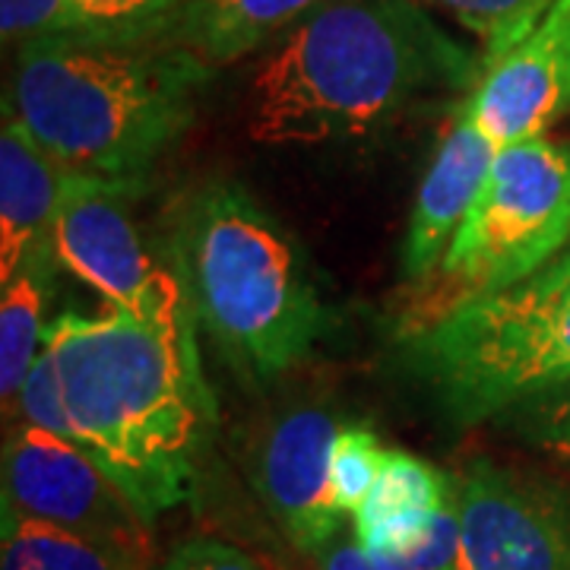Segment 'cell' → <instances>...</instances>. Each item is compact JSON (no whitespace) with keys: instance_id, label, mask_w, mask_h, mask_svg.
Segmentation results:
<instances>
[{"instance_id":"cell-1","label":"cell","mask_w":570,"mask_h":570,"mask_svg":"<svg viewBox=\"0 0 570 570\" xmlns=\"http://www.w3.org/2000/svg\"><path fill=\"white\" fill-rule=\"evenodd\" d=\"M73 441L121 485L146 520L197 498L216 419L197 336L108 311L61 314L45 330Z\"/></svg>"},{"instance_id":"cell-2","label":"cell","mask_w":570,"mask_h":570,"mask_svg":"<svg viewBox=\"0 0 570 570\" xmlns=\"http://www.w3.org/2000/svg\"><path fill=\"white\" fill-rule=\"evenodd\" d=\"M482 70L419 0H324L257 63L247 134L264 146L358 137L428 92H472Z\"/></svg>"},{"instance_id":"cell-3","label":"cell","mask_w":570,"mask_h":570,"mask_svg":"<svg viewBox=\"0 0 570 570\" xmlns=\"http://www.w3.org/2000/svg\"><path fill=\"white\" fill-rule=\"evenodd\" d=\"M209 67L159 39H41L17 48L3 111L70 171L142 187L197 115Z\"/></svg>"},{"instance_id":"cell-4","label":"cell","mask_w":570,"mask_h":570,"mask_svg":"<svg viewBox=\"0 0 570 570\" xmlns=\"http://www.w3.org/2000/svg\"><path fill=\"white\" fill-rule=\"evenodd\" d=\"M171 273L194 330L254 387L295 371L330 326L305 257L235 181H209L171 216Z\"/></svg>"},{"instance_id":"cell-5","label":"cell","mask_w":570,"mask_h":570,"mask_svg":"<svg viewBox=\"0 0 570 570\" xmlns=\"http://www.w3.org/2000/svg\"><path fill=\"white\" fill-rule=\"evenodd\" d=\"M409 374L456 425L504 419L570 384V273H539L400 330Z\"/></svg>"},{"instance_id":"cell-6","label":"cell","mask_w":570,"mask_h":570,"mask_svg":"<svg viewBox=\"0 0 570 570\" xmlns=\"http://www.w3.org/2000/svg\"><path fill=\"white\" fill-rule=\"evenodd\" d=\"M570 245V149L542 137L501 146L438 273L403 330L539 276Z\"/></svg>"},{"instance_id":"cell-7","label":"cell","mask_w":570,"mask_h":570,"mask_svg":"<svg viewBox=\"0 0 570 570\" xmlns=\"http://www.w3.org/2000/svg\"><path fill=\"white\" fill-rule=\"evenodd\" d=\"M137 194L140 187L73 171L48 235L55 261L99 292L111 311L168 333L197 336L175 273L153 261L130 219L127 200Z\"/></svg>"},{"instance_id":"cell-8","label":"cell","mask_w":570,"mask_h":570,"mask_svg":"<svg viewBox=\"0 0 570 570\" xmlns=\"http://www.w3.org/2000/svg\"><path fill=\"white\" fill-rule=\"evenodd\" d=\"M3 504L153 558V520L80 444L17 422L3 441Z\"/></svg>"},{"instance_id":"cell-9","label":"cell","mask_w":570,"mask_h":570,"mask_svg":"<svg viewBox=\"0 0 570 570\" xmlns=\"http://www.w3.org/2000/svg\"><path fill=\"white\" fill-rule=\"evenodd\" d=\"M460 570H570V489L523 469H456Z\"/></svg>"},{"instance_id":"cell-10","label":"cell","mask_w":570,"mask_h":570,"mask_svg":"<svg viewBox=\"0 0 570 570\" xmlns=\"http://www.w3.org/2000/svg\"><path fill=\"white\" fill-rule=\"evenodd\" d=\"M343 422L324 406L285 409L254 450V489L288 542L317 554L343 527L330 494V460Z\"/></svg>"},{"instance_id":"cell-11","label":"cell","mask_w":570,"mask_h":570,"mask_svg":"<svg viewBox=\"0 0 570 570\" xmlns=\"http://www.w3.org/2000/svg\"><path fill=\"white\" fill-rule=\"evenodd\" d=\"M466 108L498 149L542 137L568 115L570 0H558L527 39L482 70Z\"/></svg>"},{"instance_id":"cell-12","label":"cell","mask_w":570,"mask_h":570,"mask_svg":"<svg viewBox=\"0 0 570 570\" xmlns=\"http://www.w3.org/2000/svg\"><path fill=\"white\" fill-rule=\"evenodd\" d=\"M494 156L498 146L479 130L463 102L453 111L448 134L438 142L412 204L403 242V273L412 285H425L438 273V266L444 264Z\"/></svg>"},{"instance_id":"cell-13","label":"cell","mask_w":570,"mask_h":570,"mask_svg":"<svg viewBox=\"0 0 570 570\" xmlns=\"http://www.w3.org/2000/svg\"><path fill=\"white\" fill-rule=\"evenodd\" d=\"M73 171L51 156L13 115L0 130V283H7L32 247L48 242Z\"/></svg>"},{"instance_id":"cell-14","label":"cell","mask_w":570,"mask_h":570,"mask_svg":"<svg viewBox=\"0 0 570 570\" xmlns=\"http://www.w3.org/2000/svg\"><path fill=\"white\" fill-rule=\"evenodd\" d=\"M324 0H184L163 32L209 70L247 58L311 17Z\"/></svg>"},{"instance_id":"cell-15","label":"cell","mask_w":570,"mask_h":570,"mask_svg":"<svg viewBox=\"0 0 570 570\" xmlns=\"http://www.w3.org/2000/svg\"><path fill=\"white\" fill-rule=\"evenodd\" d=\"M450 491L453 472L431 466L406 450H387L374 489L352 517L358 546L384 558L396 554L448 504Z\"/></svg>"},{"instance_id":"cell-16","label":"cell","mask_w":570,"mask_h":570,"mask_svg":"<svg viewBox=\"0 0 570 570\" xmlns=\"http://www.w3.org/2000/svg\"><path fill=\"white\" fill-rule=\"evenodd\" d=\"M55 269L58 261L48 238L32 247V254L7 283H0V400L7 415L20 396L29 367L36 365L45 348V307L51 302Z\"/></svg>"},{"instance_id":"cell-17","label":"cell","mask_w":570,"mask_h":570,"mask_svg":"<svg viewBox=\"0 0 570 570\" xmlns=\"http://www.w3.org/2000/svg\"><path fill=\"white\" fill-rule=\"evenodd\" d=\"M149 554L0 508V570H149Z\"/></svg>"},{"instance_id":"cell-18","label":"cell","mask_w":570,"mask_h":570,"mask_svg":"<svg viewBox=\"0 0 570 570\" xmlns=\"http://www.w3.org/2000/svg\"><path fill=\"white\" fill-rule=\"evenodd\" d=\"M482 45V67L508 55L549 17L558 0H428Z\"/></svg>"},{"instance_id":"cell-19","label":"cell","mask_w":570,"mask_h":570,"mask_svg":"<svg viewBox=\"0 0 570 570\" xmlns=\"http://www.w3.org/2000/svg\"><path fill=\"white\" fill-rule=\"evenodd\" d=\"M387 448L367 425H343L330 460V494L343 517H355L374 489Z\"/></svg>"},{"instance_id":"cell-20","label":"cell","mask_w":570,"mask_h":570,"mask_svg":"<svg viewBox=\"0 0 570 570\" xmlns=\"http://www.w3.org/2000/svg\"><path fill=\"white\" fill-rule=\"evenodd\" d=\"M3 45H29L41 39H102L86 20L77 0H0Z\"/></svg>"},{"instance_id":"cell-21","label":"cell","mask_w":570,"mask_h":570,"mask_svg":"<svg viewBox=\"0 0 570 570\" xmlns=\"http://www.w3.org/2000/svg\"><path fill=\"white\" fill-rule=\"evenodd\" d=\"M102 39H159L184 0H77Z\"/></svg>"},{"instance_id":"cell-22","label":"cell","mask_w":570,"mask_h":570,"mask_svg":"<svg viewBox=\"0 0 570 570\" xmlns=\"http://www.w3.org/2000/svg\"><path fill=\"white\" fill-rule=\"evenodd\" d=\"M520 438L535 448L549 450L551 456L564 460L570 466V384L539 393L504 415Z\"/></svg>"},{"instance_id":"cell-23","label":"cell","mask_w":570,"mask_h":570,"mask_svg":"<svg viewBox=\"0 0 570 570\" xmlns=\"http://www.w3.org/2000/svg\"><path fill=\"white\" fill-rule=\"evenodd\" d=\"M13 409H17L22 425L45 428L51 434H61L67 441H73V425H70L67 406H63L61 377H58V365H55V355L48 346L41 348L36 365L29 367Z\"/></svg>"},{"instance_id":"cell-24","label":"cell","mask_w":570,"mask_h":570,"mask_svg":"<svg viewBox=\"0 0 570 570\" xmlns=\"http://www.w3.org/2000/svg\"><path fill=\"white\" fill-rule=\"evenodd\" d=\"M390 561L409 570H460V504H456V475L448 504L438 510L428 527L409 546L390 554Z\"/></svg>"},{"instance_id":"cell-25","label":"cell","mask_w":570,"mask_h":570,"mask_svg":"<svg viewBox=\"0 0 570 570\" xmlns=\"http://www.w3.org/2000/svg\"><path fill=\"white\" fill-rule=\"evenodd\" d=\"M156 570H264L250 554L219 539H184Z\"/></svg>"},{"instance_id":"cell-26","label":"cell","mask_w":570,"mask_h":570,"mask_svg":"<svg viewBox=\"0 0 570 570\" xmlns=\"http://www.w3.org/2000/svg\"><path fill=\"white\" fill-rule=\"evenodd\" d=\"M317 570H409L396 561H390L384 554H374L365 546H358V539H343L336 535L333 542H326L317 554H311Z\"/></svg>"},{"instance_id":"cell-27","label":"cell","mask_w":570,"mask_h":570,"mask_svg":"<svg viewBox=\"0 0 570 570\" xmlns=\"http://www.w3.org/2000/svg\"><path fill=\"white\" fill-rule=\"evenodd\" d=\"M542 273H570V245L564 247V254H561V257H554Z\"/></svg>"}]
</instances>
